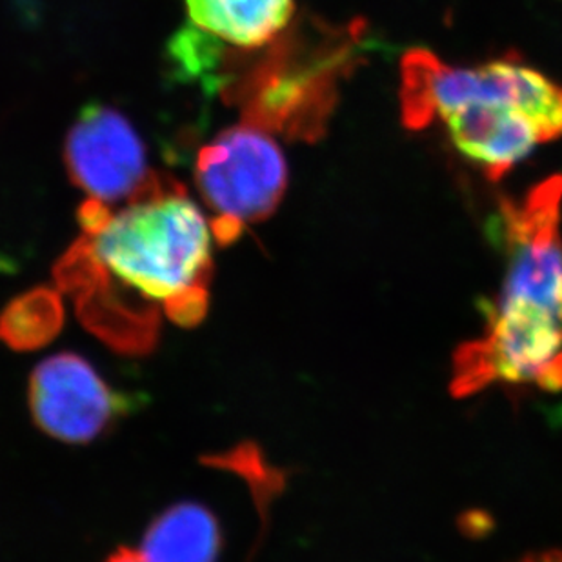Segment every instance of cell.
Segmentation results:
<instances>
[{
	"label": "cell",
	"instance_id": "6da1fadb",
	"mask_svg": "<svg viewBox=\"0 0 562 562\" xmlns=\"http://www.w3.org/2000/svg\"><path fill=\"white\" fill-rule=\"evenodd\" d=\"M82 235L57 265L88 328L117 350L144 353L160 315L195 326L207 308L212 226L182 184L155 173L117 207L88 201Z\"/></svg>",
	"mask_w": 562,
	"mask_h": 562
},
{
	"label": "cell",
	"instance_id": "7a4b0ae2",
	"mask_svg": "<svg viewBox=\"0 0 562 562\" xmlns=\"http://www.w3.org/2000/svg\"><path fill=\"white\" fill-rule=\"evenodd\" d=\"M562 177L503 199L506 279L488 326L464 346L479 381L562 390Z\"/></svg>",
	"mask_w": 562,
	"mask_h": 562
},
{
	"label": "cell",
	"instance_id": "3957f363",
	"mask_svg": "<svg viewBox=\"0 0 562 562\" xmlns=\"http://www.w3.org/2000/svg\"><path fill=\"white\" fill-rule=\"evenodd\" d=\"M401 113L409 130L442 121L456 148L499 181L562 137V86L512 59L453 68L417 48L401 63Z\"/></svg>",
	"mask_w": 562,
	"mask_h": 562
},
{
	"label": "cell",
	"instance_id": "277c9868",
	"mask_svg": "<svg viewBox=\"0 0 562 562\" xmlns=\"http://www.w3.org/2000/svg\"><path fill=\"white\" fill-rule=\"evenodd\" d=\"M195 181L215 215L210 223L215 239L229 245L245 224L276 212L288 188V166L266 127L245 119L199 151Z\"/></svg>",
	"mask_w": 562,
	"mask_h": 562
},
{
	"label": "cell",
	"instance_id": "5b68a950",
	"mask_svg": "<svg viewBox=\"0 0 562 562\" xmlns=\"http://www.w3.org/2000/svg\"><path fill=\"white\" fill-rule=\"evenodd\" d=\"M27 398L35 425L68 445H86L112 430L133 404L85 357L69 351L49 357L33 370Z\"/></svg>",
	"mask_w": 562,
	"mask_h": 562
},
{
	"label": "cell",
	"instance_id": "8992f818",
	"mask_svg": "<svg viewBox=\"0 0 562 562\" xmlns=\"http://www.w3.org/2000/svg\"><path fill=\"white\" fill-rule=\"evenodd\" d=\"M69 177L88 201L117 207L154 179L137 132L112 108L90 106L74 124L64 149Z\"/></svg>",
	"mask_w": 562,
	"mask_h": 562
},
{
	"label": "cell",
	"instance_id": "52a82bcc",
	"mask_svg": "<svg viewBox=\"0 0 562 562\" xmlns=\"http://www.w3.org/2000/svg\"><path fill=\"white\" fill-rule=\"evenodd\" d=\"M193 26L239 48L276 41L293 15V0H187Z\"/></svg>",
	"mask_w": 562,
	"mask_h": 562
},
{
	"label": "cell",
	"instance_id": "ba28073f",
	"mask_svg": "<svg viewBox=\"0 0 562 562\" xmlns=\"http://www.w3.org/2000/svg\"><path fill=\"white\" fill-rule=\"evenodd\" d=\"M221 550L217 517L202 504L181 503L149 525L138 553L146 562H217Z\"/></svg>",
	"mask_w": 562,
	"mask_h": 562
},
{
	"label": "cell",
	"instance_id": "9c48e42d",
	"mask_svg": "<svg viewBox=\"0 0 562 562\" xmlns=\"http://www.w3.org/2000/svg\"><path fill=\"white\" fill-rule=\"evenodd\" d=\"M60 318L55 293L38 290L16 299L0 315V340L11 348H32L59 329Z\"/></svg>",
	"mask_w": 562,
	"mask_h": 562
},
{
	"label": "cell",
	"instance_id": "30bf717a",
	"mask_svg": "<svg viewBox=\"0 0 562 562\" xmlns=\"http://www.w3.org/2000/svg\"><path fill=\"white\" fill-rule=\"evenodd\" d=\"M106 562H146L143 559V555L138 552H133V550H126V548H121L117 552L113 553L112 558L108 559Z\"/></svg>",
	"mask_w": 562,
	"mask_h": 562
},
{
	"label": "cell",
	"instance_id": "8fae6325",
	"mask_svg": "<svg viewBox=\"0 0 562 562\" xmlns=\"http://www.w3.org/2000/svg\"><path fill=\"white\" fill-rule=\"evenodd\" d=\"M517 562H562V552L531 553Z\"/></svg>",
	"mask_w": 562,
	"mask_h": 562
}]
</instances>
